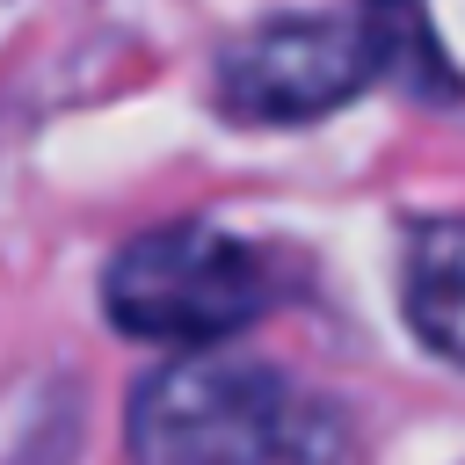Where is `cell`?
<instances>
[{
    "instance_id": "cell-1",
    "label": "cell",
    "mask_w": 465,
    "mask_h": 465,
    "mask_svg": "<svg viewBox=\"0 0 465 465\" xmlns=\"http://www.w3.org/2000/svg\"><path fill=\"white\" fill-rule=\"evenodd\" d=\"M436 58L414 0H363L356 15H283L225 44L218 102L240 124H312L378 80Z\"/></svg>"
},
{
    "instance_id": "cell-2",
    "label": "cell",
    "mask_w": 465,
    "mask_h": 465,
    "mask_svg": "<svg viewBox=\"0 0 465 465\" xmlns=\"http://www.w3.org/2000/svg\"><path fill=\"white\" fill-rule=\"evenodd\" d=\"M124 443L131 465H283L305 450V407L283 371L196 349L138 378Z\"/></svg>"
},
{
    "instance_id": "cell-3",
    "label": "cell",
    "mask_w": 465,
    "mask_h": 465,
    "mask_svg": "<svg viewBox=\"0 0 465 465\" xmlns=\"http://www.w3.org/2000/svg\"><path fill=\"white\" fill-rule=\"evenodd\" d=\"M269 298H276L269 262L240 232H218L196 218L124 240L102 269L109 327H124L138 341H174V349L232 341L240 327H254L269 312Z\"/></svg>"
},
{
    "instance_id": "cell-4",
    "label": "cell",
    "mask_w": 465,
    "mask_h": 465,
    "mask_svg": "<svg viewBox=\"0 0 465 465\" xmlns=\"http://www.w3.org/2000/svg\"><path fill=\"white\" fill-rule=\"evenodd\" d=\"M400 312L429 356L465 371V211H436V218L407 225Z\"/></svg>"
}]
</instances>
